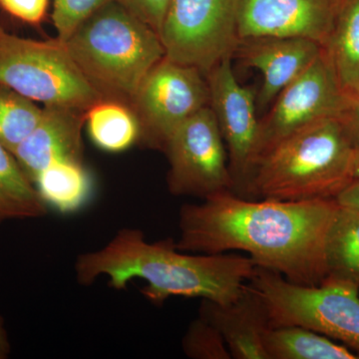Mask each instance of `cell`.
Segmentation results:
<instances>
[{
	"label": "cell",
	"instance_id": "1",
	"mask_svg": "<svg viewBox=\"0 0 359 359\" xmlns=\"http://www.w3.org/2000/svg\"><path fill=\"white\" fill-rule=\"evenodd\" d=\"M335 200L247 199L226 191L180 210L176 247L191 254H249L256 266L290 282L318 285L327 278L325 242Z\"/></svg>",
	"mask_w": 359,
	"mask_h": 359
},
{
	"label": "cell",
	"instance_id": "2",
	"mask_svg": "<svg viewBox=\"0 0 359 359\" xmlns=\"http://www.w3.org/2000/svg\"><path fill=\"white\" fill-rule=\"evenodd\" d=\"M255 268L250 257L191 254L172 240L151 243L139 229L123 228L101 249L79 255L74 271L85 287L105 276L111 287L121 290L141 278L147 283L142 294L161 306L172 297L229 304L242 294Z\"/></svg>",
	"mask_w": 359,
	"mask_h": 359
},
{
	"label": "cell",
	"instance_id": "3",
	"mask_svg": "<svg viewBox=\"0 0 359 359\" xmlns=\"http://www.w3.org/2000/svg\"><path fill=\"white\" fill-rule=\"evenodd\" d=\"M355 149L337 118L297 130L257 160L250 200H335L353 181Z\"/></svg>",
	"mask_w": 359,
	"mask_h": 359
},
{
	"label": "cell",
	"instance_id": "4",
	"mask_svg": "<svg viewBox=\"0 0 359 359\" xmlns=\"http://www.w3.org/2000/svg\"><path fill=\"white\" fill-rule=\"evenodd\" d=\"M65 43L103 100L128 107L144 78L165 57L159 34L118 0L92 14Z\"/></svg>",
	"mask_w": 359,
	"mask_h": 359
},
{
	"label": "cell",
	"instance_id": "5",
	"mask_svg": "<svg viewBox=\"0 0 359 359\" xmlns=\"http://www.w3.org/2000/svg\"><path fill=\"white\" fill-rule=\"evenodd\" d=\"M249 285L268 309L271 327L297 325L359 353V285L327 278L302 285L269 269L255 268Z\"/></svg>",
	"mask_w": 359,
	"mask_h": 359
},
{
	"label": "cell",
	"instance_id": "6",
	"mask_svg": "<svg viewBox=\"0 0 359 359\" xmlns=\"http://www.w3.org/2000/svg\"><path fill=\"white\" fill-rule=\"evenodd\" d=\"M0 85L44 105L87 111L103 100L58 39L34 40L0 26Z\"/></svg>",
	"mask_w": 359,
	"mask_h": 359
},
{
	"label": "cell",
	"instance_id": "7",
	"mask_svg": "<svg viewBox=\"0 0 359 359\" xmlns=\"http://www.w3.org/2000/svg\"><path fill=\"white\" fill-rule=\"evenodd\" d=\"M159 36L165 57L207 75L237 49L238 0H169Z\"/></svg>",
	"mask_w": 359,
	"mask_h": 359
},
{
	"label": "cell",
	"instance_id": "8",
	"mask_svg": "<svg viewBox=\"0 0 359 359\" xmlns=\"http://www.w3.org/2000/svg\"><path fill=\"white\" fill-rule=\"evenodd\" d=\"M208 106L204 73L163 58L144 78L130 105L140 126L138 144L163 151L175 130Z\"/></svg>",
	"mask_w": 359,
	"mask_h": 359
},
{
	"label": "cell",
	"instance_id": "9",
	"mask_svg": "<svg viewBox=\"0 0 359 359\" xmlns=\"http://www.w3.org/2000/svg\"><path fill=\"white\" fill-rule=\"evenodd\" d=\"M163 151L169 161L168 190L175 197L205 200L233 192L228 151L210 106L175 130Z\"/></svg>",
	"mask_w": 359,
	"mask_h": 359
},
{
	"label": "cell",
	"instance_id": "10",
	"mask_svg": "<svg viewBox=\"0 0 359 359\" xmlns=\"http://www.w3.org/2000/svg\"><path fill=\"white\" fill-rule=\"evenodd\" d=\"M346 100L323 47L313 62L276 96L268 114L259 120L257 160L297 130L320 120L339 117Z\"/></svg>",
	"mask_w": 359,
	"mask_h": 359
},
{
	"label": "cell",
	"instance_id": "11",
	"mask_svg": "<svg viewBox=\"0 0 359 359\" xmlns=\"http://www.w3.org/2000/svg\"><path fill=\"white\" fill-rule=\"evenodd\" d=\"M210 107L226 144L233 181V193L250 199V182L257 160L259 120L254 92L238 83L231 58L218 63L205 75Z\"/></svg>",
	"mask_w": 359,
	"mask_h": 359
},
{
	"label": "cell",
	"instance_id": "12",
	"mask_svg": "<svg viewBox=\"0 0 359 359\" xmlns=\"http://www.w3.org/2000/svg\"><path fill=\"white\" fill-rule=\"evenodd\" d=\"M341 0H238L240 39L295 37L325 46Z\"/></svg>",
	"mask_w": 359,
	"mask_h": 359
},
{
	"label": "cell",
	"instance_id": "13",
	"mask_svg": "<svg viewBox=\"0 0 359 359\" xmlns=\"http://www.w3.org/2000/svg\"><path fill=\"white\" fill-rule=\"evenodd\" d=\"M321 45L295 37L240 39L233 56L263 75L257 107H268L276 96L304 72L320 53Z\"/></svg>",
	"mask_w": 359,
	"mask_h": 359
},
{
	"label": "cell",
	"instance_id": "14",
	"mask_svg": "<svg viewBox=\"0 0 359 359\" xmlns=\"http://www.w3.org/2000/svg\"><path fill=\"white\" fill-rule=\"evenodd\" d=\"M84 122L86 111L45 105L39 124L13 153L33 184L45 168L56 161H83Z\"/></svg>",
	"mask_w": 359,
	"mask_h": 359
},
{
	"label": "cell",
	"instance_id": "15",
	"mask_svg": "<svg viewBox=\"0 0 359 359\" xmlns=\"http://www.w3.org/2000/svg\"><path fill=\"white\" fill-rule=\"evenodd\" d=\"M200 316L224 337L233 359H269L264 337L271 328L266 304L249 283L242 294L229 304L202 299Z\"/></svg>",
	"mask_w": 359,
	"mask_h": 359
},
{
	"label": "cell",
	"instance_id": "16",
	"mask_svg": "<svg viewBox=\"0 0 359 359\" xmlns=\"http://www.w3.org/2000/svg\"><path fill=\"white\" fill-rule=\"evenodd\" d=\"M34 185L48 209L63 215L83 209L92 196V180L83 161L59 160L45 168Z\"/></svg>",
	"mask_w": 359,
	"mask_h": 359
},
{
	"label": "cell",
	"instance_id": "17",
	"mask_svg": "<svg viewBox=\"0 0 359 359\" xmlns=\"http://www.w3.org/2000/svg\"><path fill=\"white\" fill-rule=\"evenodd\" d=\"M332 66L344 94L359 88V0H341L327 44Z\"/></svg>",
	"mask_w": 359,
	"mask_h": 359
},
{
	"label": "cell",
	"instance_id": "18",
	"mask_svg": "<svg viewBox=\"0 0 359 359\" xmlns=\"http://www.w3.org/2000/svg\"><path fill=\"white\" fill-rule=\"evenodd\" d=\"M48 211L13 153L0 144V224L43 218Z\"/></svg>",
	"mask_w": 359,
	"mask_h": 359
},
{
	"label": "cell",
	"instance_id": "19",
	"mask_svg": "<svg viewBox=\"0 0 359 359\" xmlns=\"http://www.w3.org/2000/svg\"><path fill=\"white\" fill-rule=\"evenodd\" d=\"M269 359H358L344 344L309 328L287 325L271 327L264 337Z\"/></svg>",
	"mask_w": 359,
	"mask_h": 359
},
{
	"label": "cell",
	"instance_id": "20",
	"mask_svg": "<svg viewBox=\"0 0 359 359\" xmlns=\"http://www.w3.org/2000/svg\"><path fill=\"white\" fill-rule=\"evenodd\" d=\"M325 257L327 278L359 285V210L339 205L328 231Z\"/></svg>",
	"mask_w": 359,
	"mask_h": 359
},
{
	"label": "cell",
	"instance_id": "21",
	"mask_svg": "<svg viewBox=\"0 0 359 359\" xmlns=\"http://www.w3.org/2000/svg\"><path fill=\"white\" fill-rule=\"evenodd\" d=\"M86 123L92 142L106 152H123L140 138V126L133 111L115 101L94 104L86 111Z\"/></svg>",
	"mask_w": 359,
	"mask_h": 359
},
{
	"label": "cell",
	"instance_id": "22",
	"mask_svg": "<svg viewBox=\"0 0 359 359\" xmlns=\"http://www.w3.org/2000/svg\"><path fill=\"white\" fill-rule=\"evenodd\" d=\"M43 113L34 101L0 85V144L14 152L39 124Z\"/></svg>",
	"mask_w": 359,
	"mask_h": 359
},
{
	"label": "cell",
	"instance_id": "23",
	"mask_svg": "<svg viewBox=\"0 0 359 359\" xmlns=\"http://www.w3.org/2000/svg\"><path fill=\"white\" fill-rule=\"evenodd\" d=\"M182 348L189 358L231 359L219 330L201 316L189 325L182 340Z\"/></svg>",
	"mask_w": 359,
	"mask_h": 359
},
{
	"label": "cell",
	"instance_id": "24",
	"mask_svg": "<svg viewBox=\"0 0 359 359\" xmlns=\"http://www.w3.org/2000/svg\"><path fill=\"white\" fill-rule=\"evenodd\" d=\"M112 0H54L52 20L57 39L65 42L92 14Z\"/></svg>",
	"mask_w": 359,
	"mask_h": 359
},
{
	"label": "cell",
	"instance_id": "25",
	"mask_svg": "<svg viewBox=\"0 0 359 359\" xmlns=\"http://www.w3.org/2000/svg\"><path fill=\"white\" fill-rule=\"evenodd\" d=\"M49 0H0L7 13L28 25H39L46 14Z\"/></svg>",
	"mask_w": 359,
	"mask_h": 359
},
{
	"label": "cell",
	"instance_id": "26",
	"mask_svg": "<svg viewBox=\"0 0 359 359\" xmlns=\"http://www.w3.org/2000/svg\"><path fill=\"white\" fill-rule=\"evenodd\" d=\"M159 34L169 0H118Z\"/></svg>",
	"mask_w": 359,
	"mask_h": 359
},
{
	"label": "cell",
	"instance_id": "27",
	"mask_svg": "<svg viewBox=\"0 0 359 359\" xmlns=\"http://www.w3.org/2000/svg\"><path fill=\"white\" fill-rule=\"evenodd\" d=\"M346 100L344 109L337 118L353 144L355 150L359 149V88L353 93L346 94Z\"/></svg>",
	"mask_w": 359,
	"mask_h": 359
},
{
	"label": "cell",
	"instance_id": "28",
	"mask_svg": "<svg viewBox=\"0 0 359 359\" xmlns=\"http://www.w3.org/2000/svg\"><path fill=\"white\" fill-rule=\"evenodd\" d=\"M337 204L359 210V179H354L346 189L335 198Z\"/></svg>",
	"mask_w": 359,
	"mask_h": 359
},
{
	"label": "cell",
	"instance_id": "29",
	"mask_svg": "<svg viewBox=\"0 0 359 359\" xmlns=\"http://www.w3.org/2000/svg\"><path fill=\"white\" fill-rule=\"evenodd\" d=\"M13 346L7 330L6 320L0 313V359H7L11 356Z\"/></svg>",
	"mask_w": 359,
	"mask_h": 359
},
{
	"label": "cell",
	"instance_id": "30",
	"mask_svg": "<svg viewBox=\"0 0 359 359\" xmlns=\"http://www.w3.org/2000/svg\"><path fill=\"white\" fill-rule=\"evenodd\" d=\"M353 177L354 179H359V149L354 153Z\"/></svg>",
	"mask_w": 359,
	"mask_h": 359
}]
</instances>
